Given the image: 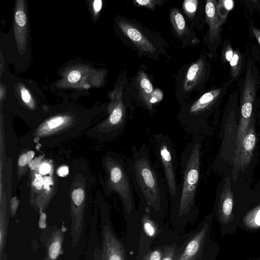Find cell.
I'll use <instances>...</instances> for the list:
<instances>
[{
	"mask_svg": "<svg viewBox=\"0 0 260 260\" xmlns=\"http://www.w3.org/2000/svg\"><path fill=\"white\" fill-rule=\"evenodd\" d=\"M131 151L126 163L134 190L140 201L159 212L166 205L167 194L165 183L151 160L150 149L145 144L139 147L134 145Z\"/></svg>",
	"mask_w": 260,
	"mask_h": 260,
	"instance_id": "6da1fadb",
	"label": "cell"
},
{
	"mask_svg": "<svg viewBox=\"0 0 260 260\" xmlns=\"http://www.w3.org/2000/svg\"><path fill=\"white\" fill-rule=\"evenodd\" d=\"M202 137L192 135L182 150L180 157L181 179L177 193L171 202L173 209L181 218L194 213L201 170Z\"/></svg>",
	"mask_w": 260,
	"mask_h": 260,
	"instance_id": "7a4b0ae2",
	"label": "cell"
},
{
	"mask_svg": "<svg viewBox=\"0 0 260 260\" xmlns=\"http://www.w3.org/2000/svg\"><path fill=\"white\" fill-rule=\"evenodd\" d=\"M156 156L163 171L165 183L171 202L175 199L178 187V159L173 141L167 135L156 133L153 136Z\"/></svg>",
	"mask_w": 260,
	"mask_h": 260,
	"instance_id": "3957f363",
	"label": "cell"
},
{
	"mask_svg": "<svg viewBox=\"0 0 260 260\" xmlns=\"http://www.w3.org/2000/svg\"><path fill=\"white\" fill-rule=\"evenodd\" d=\"M108 169L111 188L119 194L125 212L131 216L135 211L134 189L126 163L119 157L112 158Z\"/></svg>",
	"mask_w": 260,
	"mask_h": 260,
	"instance_id": "277c9868",
	"label": "cell"
},
{
	"mask_svg": "<svg viewBox=\"0 0 260 260\" xmlns=\"http://www.w3.org/2000/svg\"><path fill=\"white\" fill-rule=\"evenodd\" d=\"M255 93V80L250 71H248L246 74L242 96L241 117L236 139L237 148L240 145L251 122Z\"/></svg>",
	"mask_w": 260,
	"mask_h": 260,
	"instance_id": "5b68a950",
	"label": "cell"
},
{
	"mask_svg": "<svg viewBox=\"0 0 260 260\" xmlns=\"http://www.w3.org/2000/svg\"><path fill=\"white\" fill-rule=\"evenodd\" d=\"M123 86H117L109 93L108 124L111 129L122 132L126 123V109L122 101Z\"/></svg>",
	"mask_w": 260,
	"mask_h": 260,
	"instance_id": "8992f818",
	"label": "cell"
},
{
	"mask_svg": "<svg viewBox=\"0 0 260 260\" xmlns=\"http://www.w3.org/2000/svg\"><path fill=\"white\" fill-rule=\"evenodd\" d=\"M101 260H127L124 247L115 236L111 226H103Z\"/></svg>",
	"mask_w": 260,
	"mask_h": 260,
	"instance_id": "52a82bcc",
	"label": "cell"
},
{
	"mask_svg": "<svg viewBox=\"0 0 260 260\" xmlns=\"http://www.w3.org/2000/svg\"><path fill=\"white\" fill-rule=\"evenodd\" d=\"M14 31L18 50L22 54L26 50L28 36L27 18L23 1H17L15 4Z\"/></svg>",
	"mask_w": 260,
	"mask_h": 260,
	"instance_id": "ba28073f",
	"label": "cell"
},
{
	"mask_svg": "<svg viewBox=\"0 0 260 260\" xmlns=\"http://www.w3.org/2000/svg\"><path fill=\"white\" fill-rule=\"evenodd\" d=\"M256 137L253 124L251 121L246 135L236 149L235 164L245 168L249 163L255 145Z\"/></svg>",
	"mask_w": 260,
	"mask_h": 260,
	"instance_id": "9c48e42d",
	"label": "cell"
},
{
	"mask_svg": "<svg viewBox=\"0 0 260 260\" xmlns=\"http://www.w3.org/2000/svg\"><path fill=\"white\" fill-rule=\"evenodd\" d=\"M118 25L123 34L141 51L151 53L155 51L153 44L134 25L120 20Z\"/></svg>",
	"mask_w": 260,
	"mask_h": 260,
	"instance_id": "30bf717a",
	"label": "cell"
},
{
	"mask_svg": "<svg viewBox=\"0 0 260 260\" xmlns=\"http://www.w3.org/2000/svg\"><path fill=\"white\" fill-rule=\"evenodd\" d=\"M54 228L45 243L46 256L43 260H58L63 252L62 245L66 228Z\"/></svg>",
	"mask_w": 260,
	"mask_h": 260,
	"instance_id": "8fae6325",
	"label": "cell"
},
{
	"mask_svg": "<svg viewBox=\"0 0 260 260\" xmlns=\"http://www.w3.org/2000/svg\"><path fill=\"white\" fill-rule=\"evenodd\" d=\"M206 20L209 26V37L211 42L216 40L219 34L221 20L217 3L215 1H207L205 6Z\"/></svg>",
	"mask_w": 260,
	"mask_h": 260,
	"instance_id": "7c38bea8",
	"label": "cell"
},
{
	"mask_svg": "<svg viewBox=\"0 0 260 260\" xmlns=\"http://www.w3.org/2000/svg\"><path fill=\"white\" fill-rule=\"evenodd\" d=\"M205 235L204 229L192 235L176 260H197Z\"/></svg>",
	"mask_w": 260,
	"mask_h": 260,
	"instance_id": "4fadbf2b",
	"label": "cell"
},
{
	"mask_svg": "<svg viewBox=\"0 0 260 260\" xmlns=\"http://www.w3.org/2000/svg\"><path fill=\"white\" fill-rule=\"evenodd\" d=\"M205 70V63L202 59L198 60L190 66L183 84L184 91L191 90L199 83L204 76Z\"/></svg>",
	"mask_w": 260,
	"mask_h": 260,
	"instance_id": "5bb4252c",
	"label": "cell"
},
{
	"mask_svg": "<svg viewBox=\"0 0 260 260\" xmlns=\"http://www.w3.org/2000/svg\"><path fill=\"white\" fill-rule=\"evenodd\" d=\"M92 71H93L85 66L77 67L70 70L65 77V85L77 87L81 84L83 88L84 86L83 80L85 79L87 80V77L90 76V73H92Z\"/></svg>",
	"mask_w": 260,
	"mask_h": 260,
	"instance_id": "9a60e30c",
	"label": "cell"
},
{
	"mask_svg": "<svg viewBox=\"0 0 260 260\" xmlns=\"http://www.w3.org/2000/svg\"><path fill=\"white\" fill-rule=\"evenodd\" d=\"M137 83L140 99L148 109L149 100L154 91L153 85L146 74L142 71L138 74Z\"/></svg>",
	"mask_w": 260,
	"mask_h": 260,
	"instance_id": "2e32d148",
	"label": "cell"
},
{
	"mask_svg": "<svg viewBox=\"0 0 260 260\" xmlns=\"http://www.w3.org/2000/svg\"><path fill=\"white\" fill-rule=\"evenodd\" d=\"M233 204V193L230 185H224L219 199V206H220L224 215H229L232 210Z\"/></svg>",
	"mask_w": 260,
	"mask_h": 260,
	"instance_id": "e0dca14e",
	"label": "cell"
},
{
	"mask_svg": "<svg viewBox=\"0 0 260 260\" xmlns=\"http://www.w3.org/2000/svg\"><path fill=\"white\" fill-rule=\"evenodd\" d=\"M170 19L172 26L179 36H183L186 30L184 18L181 12L176 8H173L170 12Z\"/></svg>",
	"mask_w": 260,
	"mask_h": 260,
	"instance_id": "ac0fdd59",
	"label": "cell"
},
{
	"mask_svg": "<svg viewBox=\"0 0 260 260\" xmlns=\"http://www.w3.org/2000/svg\"><path fill=\"white\" fill-rule=\"evenodd\" d=\"M141 221L145 234L150 238L155 237L157 233V225L149 212H144L142 214Z\"/></svg>",
	"mask_w": 260,
	"mask_h": 260,
	"instance_id": "d6986e66",
	"label": "cell"
},
{
	"mask_svg": "<svg viewBox=\"0 0 260 260\" xmlns=\"http://www.w3.org/2000/svg\"><path fill=\"white\" fill-rule=\"evenodd\" d=\"M197 0H185L183 3V8L187 16L192 18L194 16L198 7Z\"/></svg>",
	"mask_w": 260,
	"mask_h": 260,
	"instance_id": "ffe728a7",
	"label": "cell"
},
{
	"mask_svg": "<svg viewBox=\"0 0 260 260\" xmlns=\"http://www.w3.org/2000/svg\"><path fill=\"white\" fill-rule=\"evenodd\" d=\"M163 98V92L160 89H155L151 95L149 102L148 110L152 111L154 104L160 102Z\"/></svg>",
	"mask_w": 260,
	"mask_h": 260,
	"instance_id": "44dd1931",
	"label": "cell"
},
{
	"mask_svg": "<svg viewBox=\"0 0 260 260\" xmlns=\"http://www.w3.org/2000/svg\"><path fill=\"white\" fill-rule=\"evenodd\" d=\"M177 246L175 243L168 245L164 250L161 260H174Z\"/></svg>",
	"mask_w": 260,
	"mask_h": 260,
	"instance_id": "7402d4cb",
	"label": "cell"
},
{
	"mask_svg": "<svg viewBox=\"0 0 260 260\" xmlns=\"http://www.w3.org/2000/svg\"><path fill=\"white\" fill-rule=\"evenodd\" d=\"M72 198L74 205L77 207L81 206L84 199V193L81 188L74 190L72 194Z\"/></svg>",
	"mask_w": 260,
	"mask_h": 260,
	"instance_id": "603a6c76",
	"label": "cell"
},
{
	"mask_svg": "<svg viewBox=\"0 0 260 260\" xmlns=\"http://www.w3.org/2000/svg\"><path fill=\"white\" fill-rule=\"evenodd\" d=\"M164 251L160 249H156L147 253L142 260H161Z\"/></svg>",
	"mask_w": 260,
	"mask_h": 260,
	"instance_id": "cb8c5ba5",
	"label": "cell"
},
{
	"mask_svg": "<svg viewBox=\"0 0 260 260\" xmlns=\"http://www.w3.org/2000/svg\"><path fill=\"white\" fill-rule=\"evenodd\" d=\"M20 95L22 100L27 105H32V98L31 95L25 87H21L19 89Z\"/></svg>",
	"mask_w": 260,
	"mask_h": 260,
	"instance_id": "d4e9b609",
	"label": "cell"
},
{
	"mask_svg": "<svg viewBox=\"0 0 260 260\" xmlns=\"http://www.w3.org/2000/svg\"><path fill=\"white\" fill-rule=\"evenodd\" d=\"M157 2L158 1L155 0H136L134 3L137 6L153 10L155 8Z\"/></svg>",
	"mask_w": 260,
	"mask_h": 260,
	"instance_id": "484cf974",
	"label": "cell"
},
{
	"mask_svg": "<svg viewBox=\"0 0 260 260\" xmlns=\"http://www.w3.org/2000/svg\"><path fill=\"white\" fill-rule=\"evenodd\" d=\"M62 117H55L50 119L48 122V126L50 128H54L60 125L63 122Z\"/></svg>",
	"mask_w": 260,
	"mask_h": 260,
	"instance_id": "4316f807",
	"label": "cell"
},
{
	"mask_svg": "<svg viewBox=\"0 0 260 260\" xmlns=\"http://www.w3.org/2000/svg\"><path fill=\"white\" fill-rule=\"evenodd\" d=\"M102 7V1L95 0L92 3V9L95 15H96L101 11Z\"/></svg>",
	"mask_w": 260,
	"mask_h": 260,
	"instance_id": "83f0119b",
	"label": "cell"
},
{
	"mask_svg": "<svg viewBox=\"0 0 260 260\" xmlns=\"http://www.w3.org/2000/svg\"><path fill=\"white\" fill-rule=\"evenodd\" d=\"M18 202L15 198H13L11 201V216H13L16 213Z\"/></svg>",
	"mask_w": 260,
	"mask_h": 260,
	"instance_id": "f1b7e54d",
	"label": "cell"
},
{
	"mask_svg": "<svg viewBox=\"0 0 260 260\" xmlns=\"http://www.w3.org/2000/svg\"><path fill=\"white\" fill-rule=\"evenodd\" d=\"M46 214L43 212H41L40 217V220L39 221V226L40 228L45 229L46 228Z\"/></svg>",
	"mask_w": 260,
	"mask_h": 260,
	"instance_id": "f546056e",
	"label": "cell"
},
{
	"mask_svg": "<svg viewBox=\"0 0 260 260\" xmlns=\"http://www.w3.org/2000/svg\"><path fill=\"white\" fill-rule=\"evenodd\" d=\"M69 173L68 168L66 166H62L59 168L57 171V174L59 176L63 177L66 176Z\"/></svg>",
	"mask_w": 260,
	"mask_h": 260,
	"instance_id": "4dcf8cb0",
	"label": "cell"
},
{
	"mask_svg": "<svg viewBox=\"0 0 260 260\" xmlns=\"http://www.w3.org/2000/svg\"><path fill=\"white\" fill-rule=\"evenodd\" d=\"M28 162L27 154H22L19 158L18 164L20 166H24Z\"/></svg>",
	"mask_w": 260,
	"mask_h": 260,
	"instance_id": "1f68e13d",
	"label": "cell"
},
{
	"mask_svg": "<svg viewBox=\"0 0 260 260\" xmlns=\"http://www.w3.org/2000/svg\"><path fill=\"white\" fill-rule=\"evenodd\" d=\"M50 167L47 164H43L40 169V172L42 174H46L50 172Z\"/></svg>",
	"mask_w": 260,
	"mask_h": 260,
	"instance_id": "d6a6232c",
	"label": "cell"
},
{
	"mask_svg": "<svg viewBox=\"0 0 260 260\" xmlns=\"http://www.w3.org/2000/svg\"><path fill=\"white\" fill-rule=\"evenodd\" d=\"M43 184V180L41 176L37 175L35 181V185L38 189H40Z\"/></svg>",
	"mask_w": 260,
	"mask_h": 260,
	"instance_id": "836d02e7",
	"label": "cell"
},
{
	"mask_svg": "<svg viewBox=\"0 0 260 260\" xmlns=\"http://www.w3.org/2000/svg\"><path fill=\"white\" fill-rule=\"evenodd\" d=\"M238 59H239L238 55L236 53L234 54L233 56V57H232L231 60L230 61L231 66L232 67H234V66H236L238 63Z\"/></svg>",
	"mask_w": 260,
	"mask_h": 260,
	"instance_id": "e575fe53",
	"label": "cell"
},
{
	"mask_svg": "<svg viewBox=\"0 0 260 260\" xmlns=\"http://www.w3.org/2000/svg\"><path fill=\"white\" fill-rule=\"evenodd\" d=\"M223 3L224 7L228 10H230L232 9L234 5L233 1L226 0L224 1Z\"/></svg>",
	"mask_w": 260,
	"mask_h": 260,
	"instance_id": "d590c367",
	"label": "cell"
},
{
	"mask_svg": "<svg viewBox=\"0 0 260 260\" xmlns=\"http://www.w3.org/2000/svg\"><path fill=\"white\" fill-rule=\"evenodd\" d=\"M6 94V88L5 86L1 83V88H0V98L1 101H2V99L5 98Z\"/></svg>",
	"mask_w": 260,
	"mask_h": 260,
	"instance_id": "8d00e7d4",
	"label": "cell"
},
{
	"mask_svg": "<svg viewBox=\"0 0 260 260\" xmlns=\"http://www.w3.org/2000/svg\"><path fill=\"white\" fill-rule=\"evenodd\" d=\"M252 32L255 37L257 39L258 42L260 44V30L255 28L252 29Z\"/></svg>",
	"mask_w": 260,
	"mask_h": 260,
	"instance_id": "74e56055",
	"label": "cell"
},
{
	"mask_svg": "<svg viewBox=\"0 0 260 260\" xmlns=\"http://www.w3.org/2000/svg\"><path fill=\"white\" fill-rule=\"evenodd\" d=\"M233 52L232 50L228 51L226 53V58L228 61H231L233 57Z\"/></svg>",
	"mask_w": 260,
	"mask_h": 260,
	"instance_id": "f35d334b",
	"label": "cell"
},
{
	"mask_svg": "<svg viewBox=\"0 0 260 260\" xmlns=\"http://www.w3.org/2000/svg\"><path fill=\"white\" fill-rule=\"evenodd\" d=\"M26 154H27V157L28 159V161L29 162L31 160V159L34 157V152L32 151H28Z\"/></svg>",
	"mask_w": 260,
	"mask_h": 260,
	"instance_id": "ab89813d",
	"label": "cell"
},
{
	"mask_svg": "<svg viewBox=\"0 0 260 260\" xmlns=\"http://www.w3.org/2000/svg\"><path fill=\"white\" fill-rule=\"evenodd\" d=\"M51 181V178L50 177L46 178L44 180L45 187L48 189L49 188V182Z\"/></svg>",
	"mask_w": 260,
	"mask_h": 260,
	"instance_id": "60d3db41",
	"label": "cell"
}]
</instances>
